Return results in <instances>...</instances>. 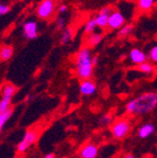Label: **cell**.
I'll return each mask as SVG.
<instances>
[{
  "label": "cell",
  "mask_w": 157,
  "mask_h": 158,
  "mask_svg": "<svg viewBox=\"0 0 157 158\" xmlns=\"http://www.w3.org/2000/svg\"><path fill=\"white\" fill-rule=\"evenodd\" d=\"M157 108V92L150 91L131 99L125 106V111L130 115H145Z\"/></svg>",
  "instance_id": "6da1fadb"
},
{
  "label": "cell",
  "mask_w": 157,
  "mask_h": 158,
  "mask_svg": "<svg viewBox=\"0 0 157 158\" xmlns=\"http://www.w3.org/2000/svg\"><path fill=\"white\" fill-rule=\"evenodd\" d=\"M92 53L88 46H83L75 56V72L79 79H89L93 74Z\"/></svg>",
  "instance_id": "7a4b0ae2"
},
{
  "label": "cell",
  "mask_w": 157,
  "mask_h": 158,
  "mask_svg": "<svg viewBox=\"0 0 157 158\" xmlns=\"http://www.w3.org/2000/svg\"><path fill=\"white\" fill-rule=\"evenodd\" d=\"M110 131L116 139H123L132 131V123L128 118H119L111 124Z\"/></svg>",
  "instance_id": "3957f363"
},
{
  "label": "cell",
  "mask_w": 157,
  "mask_h": 158,
  "mask_svg": "<svg viewBox=\"0 0 157 158\" xmlns=\"http://www.w3.org/2000/svg\"><path fill=\"white\" fill-rule=\"evenodd\" d=\"M56 10L55 0H42L36 8V15L41 20H49L53 17Z\"/></svg>",
  "instance_id": "277c9868"
},
{
  "label": "cell",
  "mask_w": 157,
  "mask_h": 158,
  "mask_svg": "<svg viewBox=\"0 0 157 158\" xmlns=\"http://www.w3.org/2000/svg\"><path fill=\"white\" fill-rule=\"evenodd\" d=\"M37 139V132L34 130H29L25 132L23 138L20 141V143L17 146V152L19 154H23L31 147L32 144L35 143V141Z\"/></svg>",
  "instance_id": "5b68a950"
},
{
  "label": "cell",
  "mask_w": 157,
  "mask_h": 158,
  "mask_svg": "<svg viewBox=\"0 0 157 158\" xmlns=\"http://www.w3.org/2000/svg\"><path fill=\"white\" fill-rule=\"evenodd\" d=\"M125 21H126V18L122 13V11L120 10H113L112 12L109 15L108 20V27L111 31H116L119 30L125 24Z\"/></svg>",
  "instance_id": "8992f818"
},
{
  "label": "cell",
  "mask_w": 157,
  "mask_h": 158,
  "mask_svg": "<svg viewBox=\"0 0 157 158\" xmlns=\"http://www.w3.org/2000/svg\"><path fill=\"white\" fill-rule=\"evenodd\" d=\"M22 34L27 40H35L39 36V25L34 20H28L22 24Z\"/></svg>",
  "instance_id": "52a82bcc"
},
{
  "label": "cell",
  "mask_w": 157,
  "mask_h": 158,
  "mask_svg": "<svg viewBox=\"0 0 157 158\" xmlns=\"http://www.w3.org/2000/svg\"><path fill=\"white\" fill-rule=\"evenodd\" d=\"M113 11V9L111 7H104L102 9L99 10V12L96 15L95 17V20H96L97 27L99 29L103 30L108 27V20H109V15L110 13Z\"/></svg>",
  "instance_id": "ba28073f"
},
{
  "label": "cell",
  "mask_w": 157,
  "mask_h": 158,
  "mask_svg": "<svg viewBox=\"0 0 157 158\" xmlns=\"http://www.w3.org/2000/svg\"><path fill=\"white\" fill-rule=\"evenodd\" d=\"M79 91L83 96L90 97L96 94L97 91V84L93 81L92 79H83L79 84Z\"/></svg>",
  "instance_id": "9c48e42d"
},
{
  "label": "cell",
  "mask_w": 157,
  "mask_h": 158,
  "mask_svg": "<svg viewBox=\"0 0 157 158\" xmlns=\"http://www.w3.org/2000/svg\"><path fill=\"white\" fill-rule=\"evenodd\" d=\"M129 60L132 63L133 65H140L142 63L146 62L147 60V54H145L142 49L138 48V47H134L130 51L129 53Z\"/></svg>",
  "instance_id": "30bf717a"
},
{
  "label": "cell",
  "mask_w": 157,
  "mask_h": 158,
  "mask_svg": "<svg viewBox=\"0 0 157 158\" xmlns=\"http://www.w3.org/2000/svg\"><path fill=\"white\" fill-rule=\"evenodd\" d=\"M99 149L96 144L88 143L83 145L79 151V157L80 158H96L98 156Z\"/></svg>",
  "instance_id": "8fae6325"
},
{
  "label": "cell",
  "mask_w": 157,
  "mask_h": 158,
  "mask_svg": "<svg viewBox=\"0 0 157 158\" xmlns=\"http://www.w3.org/2000/svg\"><path fill=\"white\" fill-rule=\"evenodd\" d=\"M15 54V48L10 44L0 45V62H7L12 58Z\"/></svg>",
  "instance_id": "7c38bea8"
},
{
  "label": "cell",
  "mask_w": 157,
  "mask_h": 158,
  "mask_svg": "<svg viewBox=\"0 0 157 158\" xmlns=\"http://www.w3.org/2000/svg\"><path fill=\"white\" fill-rule=\"evenodd\" d=\"M155 132V125L153 123H145L138 130V136L142 139L148 138Z\"/></svg>",
  "instance_id": "4fadbf2b"
},
{
  "label": "cell",
  "mask_w": 157,
  "mask_h": 158,
  "mask_svg": "<svg viewBox=\"0 0 157 158\" xmlns=\"http://www.w3.org/2000/svg\"><path fill=\"white\" fill-rule=\"evenodd\" d=\"M102 34L98 32H92V33H89L88 36H87L86 42L88 44V46H97L98 44H100L101 41H102Z\"/></svg>",
  "instance_id": "5bb4252c"
},
{
  "label": "cell",
  "mask_w": 157,
  "mask_h": 158,
  "mask_svg": "<svg viewBox=\"0 0 157 158\" xmlns=\"http://www.w3.org/2000/svg\"><path fill=\"white\" fill-rule=\"evenodd\" d=\"M138 70L141 74L144 75H152L155 73V66L153 65L152 62H144L142 64L138 65Z\"/></svg>",
  "instance_id": "9a60e30c"
},
{
  "label": "cell",
  "mask_w": 157,
  "mask_h": 158,
  "mask_svg": "<svg viewBox=\"0 0 157 158\" xmlns=\"http://www.w3.org/2000/svg\"><path fill=\"white\" fill-rule=\"evenodd\" d=\"M155 5V0H136V6L138 10L143 12H147L150 10L153 9Z\"/></svg>",
  "instance_id": "2e32d148"
},
{
  "label": "cell",
  "mask_w": 157,
  "mask_h": 158,
  "mask_svg": "<svg viewBox=\"0 0 157 158\" xmlns=\"http://www.w3.org/2000/svg\"><path fill=\"white\" fill-rule=\"evenodd\" d=\"M17 92V87L12 84H6L1 89L2 98H12Z\"/></svg>",
  "instance_id": "e0dca14e"
},
{
  "label": "cell",
  "mask_w": 157,
  "mask_h": 158,
  "mask_svg": "<svg viewBox=\"0 0 157 158\" xmlns=\"http://www.w3.org/2000/svg\"><path fill=\"white\" fill-rule=\"evenodd\" d=\"M73 41V31L70 29H64L61 34V44L67 45Z\"/></svg>",
  "instance_id": "ac0fdd59"
},
{
  "label": "cell",
  "mask_w": 157,
  "mask_h": 158,
  "mask_svg": "<svg viewBox=\"0 0 157 158\" xmlns=\"http://www.w3.org/2000/svg\"><path fill=\"white\" fill-rule=\"evenodd\" d=\"M12 112H13L12 108H10V109H8L7 111L1 112V113H0V133L2 132L3 126H5V124L8 122V120L11 118V115H12Z\"/></svg>",
  "instance_id": "d6986e66"
},
{
  "label": "cell",
  "mask_w": 157,
  "mask_h": 158,
  "mask_svg": "<svg viewBox=\"0 0 157 158\" xmlns=\"http://www.w3.org/2000/svg\"><path fill=\"white\" fill-rule=\"evenodd\" d=\"M133 31V25L132 24H126L125 23L121 29L118 30V36L121 39H124V37H128L129 35L132 33Z\"/></svg>",
  "instance_id": "ffe728a7"
},
{
  "label": "cell",
  "mask_w": 157,
  "mask_h": 158,
  "mask_svg": "<svg viewBox=\"0 0 157 158\" xmlns=\"http://www.w3.org/2000/svg\"><path fill=\"white\" fill-rule=\"evenodd\" d=\"M96 27H97V23H96V20H95V18L93 19H89L88 21H87L86 23H85V32L87 33V34H89V33H92L96 31Z\"/></svg>",
  "instance_id": "44dd1931"
},
{
  "label": "cell",
  "mask_w": 157,
  "mask_h": 158,
  "mask_svg": "<svg viewBox=\"0 0 157 158\" xmlns=\"http://www.w3.org/2000/svg\"><path fill=\"white\" fill-rule=\"evenodd\" d=\"M147 58L150 59V62H152L153 64H157V44L153 45L148 51Z\"/></svg>",
  "instance_id": "7402d4cb"
},
{
  "label": "cell",
  "mask_w": 157,
  "mask_h": 158,
  "mask_svg": "<svg viewBox=\"0 0 157 158\" xmlns=\"http://www.w3.org/2000/svg\"><path fill=\"white\" fill-rule=\"evenodd\" d=\"M11 108V98H2L0 100V113Z\"/></svg>",
  "instance_id": "603a6c76"
},
{
  "label": "cell",
  "mask_w": 157,
  "mask_h": 158,
  "mask_svg": "<svg viewBox=\"0 0 157 158\" xmlns=\"http://www.w3.org/2000/svg\"><path fill=\"white\" fill-rule=\"evenodd\" d=\"M66 27V19L63 17H58L56 19V27L57 30H64Z\"/></svg>",
  "instance_id": "cb8c5ba5"
},
{
  "label": "cell",
  "mask_w": 157,
  "mask_h": 158,
  "mask_svg": "<svg viewBox=\"0 0 157 158\" xmlns=\"http://www.w3.org/2000/svg\"><path fill=\"white\" fill-rule=\"evenodd\" d=\"M101 124L102 125H111L112 124V116L107 114V115L101 118Z\"/></svg>",
  "instance_id": "d4e9b609"
},
{
  "label": "cell",
  "mask_w": 157,
  "mask_h": 158,
  "mask_svg": "<svg viewBox=\"0 0 157 158\" xmlns=\"http://www.w3.org/2000/svg\"><path fill=\"white\" fill-rule=\"evenodd\" d=\"M10 11V7L8 5H3V3H0V15H7Z\"/></svg>",
  "instance_id": "484cf974"
},
{
  "label": "cell",
  "mask_w": 157,
  "mask_h": 158,
  "mask_svg": "<svg viewBox=\"0 0 157 158\" xmlns=\"http://www.w3.org/2000/svg\"><path fill=\"white\" fill-rule=\"evenodd\" d=\"M67 10H68V6L65 5V3H62V5L58 6V8H57V12H58L59 15H64V13L67 12Z\"/></svg>",
  "instance_id": "4316f807"
},
{
  "label": "cell",
  "mask_w": 157,
  "mask_h": 158,
  "mask_svg": "<svg viewBox=\"0 0 157 158\" xmlns=\"http://www.w3.org/2000/svg\"><path fill=\"white\" fill-rule=\"evenodd\" d=\"M92 64L93 66H96L98 64V56H92Z\"/></svg>",
  "instance_id": "83f0119b"
},
{
  "label": "cell",
  "mask_w": 157,
  "mask_h": 158,
  "mask_svg": "<svg viewBox=\"0 0 157 158\" xmlns=\"http://www.w3.org/2000/svg\"><path fill=\"white\" fill-rule=\"evenodd\" d=\"M44 158H55V155L54 154H47V155H45V157Z\"/></svg>",
  "instance_id": "f1b7e54d"
},
{
  "label": "cell",
  "mask_w": 157,
  "mask_h": 158,
  "mask_svg": "<svg viewBox=\"0 0 157 158\" xmlns=\"http://www.w3.org/2000/svg\"><path fill=\"white\" fill-rule=\"evenodd\" d=\"M123 158H134V156H133L132 154H126Z\"/></svg>",
  "instance_id": "f546056e"
}]
</instances>
